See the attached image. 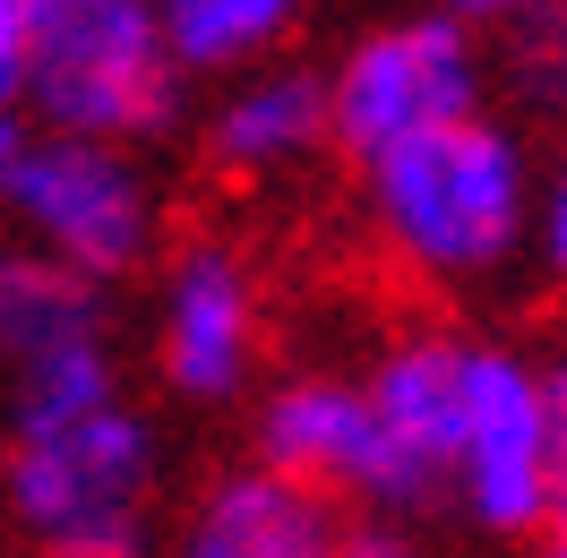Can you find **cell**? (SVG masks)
Returning <instances> with one entry per match:
<instances>
[{
	"label": "cell",
	"mask_w": 567,
	"mask_h": 558,
	"mask_svg": "<svg viewBox=\"0 0 567 558\" xmlns=\"http://www.w3.org/2000/svg\"><path fill=\"white\" fill-rule=\"evenodd\" d=\"M533 198H542V180H533L525 138L491 112L361 164V207H370L379 249L404 276L447 283V292L491 283L525 258Z\"/></svg>",
	"instance_id": "1"
},
{
	"label": "cell",
	"mask_w": 567,
	"mask_h": 558,
	"mask_svg": "<svg viewBox=\"0 0 567 558\" xmlns=\"http://www.w3.org/2000/svg\"><path fill=\"white\" fill-rule=\"evenodd\" d=\"M155 489H164V447L130 395L86 421L9 430L0 455V507L35 558H146Z\"/></svg>",
	"instance_id": "2"
},
{
	"label": "cell",
	"mask_w": 567,
	"mask_h": 558,
	"mask_svg": "<svg viewBox=\"0 0 567 558\" xmlns=\"http://www.w3.org/2000/svg\"><path fill=\"white\" fill-rule=\"evenodd\" d=\"M27 104L43 112V138L138 146L173 130L181 70L164 43V9L146 0H35V78Z\"/></svg>",
	"instance_id": "3"
},
{
	"label": "cell",
	"mask_w": 567,
	"mask_h": 558,
	"mask_svg": "<svg viewBox=\"0 0 567 558\" xmlns=\"http://www.w3.org/2000/svg\"><path fill=\"white\" fill-rule=\"evenodd\" d=\"M482 95H491V43L456 9L379 18L327 61V112H336V146L353 164H379L430 130L473 121Z\"/></svg>",
	"instance_id": "4"
},
{
	"label": "cell",
	"mask_w": 567,
	"mask_h": 558,
	"mask_svg": "<svg viewBox=\"0 0 567 558\" xmlns=\"http://www.w3.org/2000/svg\"><path fill=\"white\" fill-rule=\"evenodd\" d=\"M559 421H550V361L516 344H464V395H456V473L447 498L473 533L525 541L559 524Z\"/></svg>",
	"instance_id": "5"
},
{
	"label": "cell",
	"mask_w": 567,
	"mask_h": 558,
	"mask_svg": "<svg viewBox=\"0 0 567 558\" xmlns=\"http://www.w3.org/2000/svg\"><path fill=\"white\" fill-rule=\"evenodd\" d=\"M9 215H18L27 249L86 276L95 292L138 276L155 258V232H164V198H155L146 164L130 146H86V138H27Z\"/></svg>",
	"instance_id": "6"
},
{
	"label": "cell",
	"mask_w": 567,
	"mask_h": 558,
	"mask_svg": "<svg viewBox=\"0 0 567 558\" xmlns=\"http://www.w3.org/2000/svg\"><path fill=\"white\" fill-rule=\"evenodd\" d=\"M456 395H464V344L456 335H395L361 370L370 404V482L361 507L379 516H422L430 498H447L456 473Z\"/></svg>",
	"instance_id": "7"
},
{
	"label": "cell",
	"mask_w": 567,
	"mask_h": 558,
	"mask_svg": "<svg viewBox=\"0 0 567 558\" xmlns=\"http://www.w3.org/2000/svg\"><path fill=\"white\" fill-rule=\"evenodd\" d=\"M155 370L189 404H233L258 370V276L233 249H181L155 301Z\"/></svg>",
	"instance_id": "8"
},
{
	"label": "cell",
	"mask_w": 567,
	"mask_h": 558,
	"mask_svg": "<svg viewBox=\"0 0 567 558\" xmlns=\"http://www.w3.org/2000/svg\"><path fill=\"white\" fill-rule=\"evenodd\" d=\"M249 447H258V473L310 489H353L370 482V404H361V379H327V370H292L258 395V421H249Z\"/></svg>",
	"instance_id": "9"
},
{
	"label": "cell",
	"mask_w": 567,
	"mask_h": 558,
	"mask_svg": "<svg viewBox=\"0 0 567 558\" xmlns=\"http://www.w3.org/2000/svg\"><path fill=\"white\" fill-rule=\"evenodd\" d=\"M319 146H336V112H327V70H310V61H267L207 104L215 173L267 180V173H292Z\"/></svg>",
	"instance_id": "10"
},
{
	"label": "cell",
	"mask_w": 567,
	"mask_h": 558,
	"mask_svg": "<svg viewBox=\"0 0 567 558\" xmlns=\"http://www.w3.org/2000/svg\"><path fill=\"white\" fill-rule=\"evenodd\" d=\"M336 550H344V524L327 516V498L249 464L198 498L173 558H336Z\"/></svg>",
	"instance_id": "11"
},
{
	"label": "cell",
	"mask_w": 567,
	"mask_h": 558,
	"mask_svg": "<svg viewBox=\"0 0 567 558\" xmlns=\"http://www.w3.org/2000/svg\"><path fill=\"white\" fill-rule=\"evenodd\" d=\"M78 344H112L104 335V292L70 267H52L43 249L9 241L0 249V370L27 379L43 361H61Z\"/></svg>",
	"instance_id": "12"
},
{
	"label": "cell",
	"mask_w": 567,
	"mask_h": 558,
	"mask_svg": "<svg viewBox=\"0 0 567 558\" xmlns=\"http://www.w3.org/2000/svg\"><path fill=\"white\" fill-rule=\"evenodd\" d=\"M292 35V0H173L164 9V43H173L181 78H249L267 70Z\"/></svg>",
	"instance_id": "13"
},
{
	"label": "cell",
	"mask_w": 567,
	"mask_h": 558,
	"mask_svg": "<svg viewBox=\"0 0 567 558\" xmlns=\"http://www.w3.org/2000/svg\"><path fill=\"white\" fill-rule=\"evenodd\" d=\"M121 404V370H112V344H78L61 361H43L9 386V430H52V421H86Z\"/></svg>",
	"instance_id": "14"
},
{
	"label": "cell",
	"mask_w": 567,
	"mask_h": 558,
	"mask_svg": "<svg viewBox=\"0 0 567 558\" xmlns=\"http://www.w3.org/2000/svg\"><path fill=\"white\" fill-rule=\"evenodd\" d=\"M498 70L533 112H567V9H507L498 27Z\"/></svg>",
	"instance_id": "15"
},
{
	"label": "cell",
	"mask_w": 567,
	"mask_h": 558,
	"mask_svg": "<svg viewBox=\"0 0 567 558\" xmlns=\"http://www.w3.org/2000/svg\"><path fill=\"white\" fill-rule=\"evenodd\" d=\"M35 78V0H0V121H18Z\"/></svg>",
	"instance_id": "16"
},
{
	"label": "cell",
	"mask_w": 567,
	"mask_h": 558,
	"mask_svg": "<svg viewBox=\"0 0 567 558\" xmlns=\"http://www.w3.org/2000/svg\"><path fill=\"white\" fill-rule=\"evenodd\" d=\"M525 258L550 283H567V164L542 180V198H533V241H525Z\"/></svg>",
	"instance_id": "17"
},
{
	"label": "cell",
	"mask_w": 567,
	"mask_h": 558,
	"mask_svg": "<svg viewBox=\"0 0 567 558\" xmlns=\"http://www.w3.org/2000/svg\"><path fill=\"white\" fill-rule=\"evenodd\" d=\"M336 558H430V550L413 541V524L370 516V524H344V550H336Z\"/></svg>",
	"instance_id": "18"
},
{
	"label": "cell",
	"mask_w": 567,
	"mask_h": 558,
	"mask_svg": "<svg viewBox=\"0 0 567 558\" xmlns=\"http://www.w3.org/2000/svg\"><path fill=\"white\" fill-rule=\"evenodd\" d=\"M18 164H27V130L0 121V215H9V198H18Z\"/></svg>",
	"instance_id": "19"
},
{
	"label": "cell",
	"mask_w": 567,
	"mask_h": 558,
	"mask_svg": "<svg viewBox=\"0 0 567 558\" xmlns=\"http://www.w3.org/2000/svg\"><path fill=\"white\" fill-rule=\"evenodd\" d=\"M533 558H567V533H550V541H542V550H533Z\"/></svg>",
	"instance_id": "20"
},
{
	"label": "cell",
	"mask_w": 567,
	"mask_h": 558,
	"mask_svg": "<svg viewBox=\"0 0 567 558\" xmlns=\"http://www.w3.org/2000/svg\"><path fill=\"white\" fill-rule=\"evenodd\" d=\"M550 533H567V489H559V524H550Z\"/></svg>",
	"instance_id": "21"
}]
</instances>
